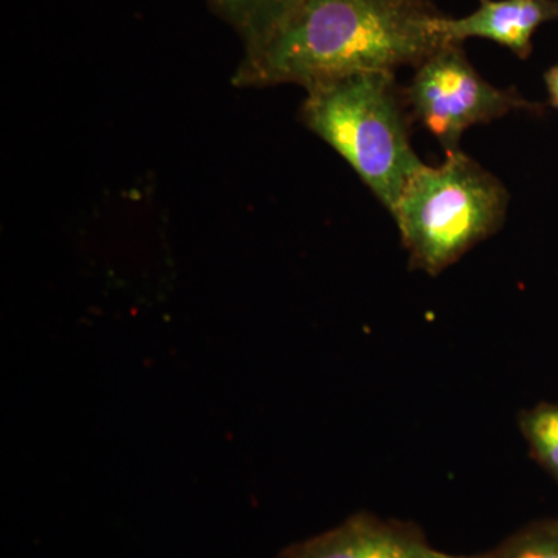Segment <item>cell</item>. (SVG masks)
<instances>
[{
    "label": "cell",
    "mask_w": 558,
    "mask_h": 558,
    "mask_svg": "<svg viewBox=\"0 0 558 558\" xmlns=\"http://www.w3.org/2000/svg\"><path fill=\"white\" fill-rule=\"evenodd\" d=\"M481 558H558V517L532 521Z\"/></svg>",
    "instance_id": "obj_9"
},
{
    "label": "cell",
    "mask_w": 558,
    "mask_h": 558,
    "mask_svg": "<svg viewBox=\"0 0 558 558\" xmlns=\"http://www.w3.org/2000/svg\"><path fill=\"white\" fill-rule=\"evenodd\" d=\"M405 89L414 121L438 138L447 153L459 149L462 134L512 110L539 112L515 89H498L476 72L461 43H447L417 65Z\"/></svg>",
    "instance_id": "obj_4"
},
{
    "label": "cell",
    "mask_w": 558,
    "mask_h": 558,
    "mask_svg": "<svg viewBox=\"0 0 558 558\" xmlns=\"http://www.w3.org/2000/svg\"><path fill=\"white\" fill-rule=\"evenodd\" d=\"M553 21H558V0H480L478 9L469 16H442L436 28L447 43L494 40L520 60H527L535 32Z\"/></svg>",
    "instance_id": "obj_6"
},
{
    "label": "cell",
    "mask_w": 558,
    "mask_h": 558,
    "mask_svg": "<svg viewBox=\"0 0 558 558\" xmlns=\"http://www.w3.org/2000/svg\"><path fill=\"white\" fill-rule=\"evenodd\" d=\"M428 0H303L263 47L244 53L233 84L304 89L363 72L417 68L447 44Z\"/></svg>",
    "instance_id": "obj_1"
},
{
    "label": "cell",
    "mask_w": 558,
    "mask_h": 558,
    "mask_svg": "<svg viewBox=\"0 0 558 558\" xmlns=\"http://www.w3.org/2000/svg\"><path fill=\"white\" fill-rule=\"evenodd\" d=\"M519 428L532 459L558 484V403L539 402L521 411Z\"/></svg>",
    "instance_id": "obj_8"
},
{
    "label": "cell",
    "mask_w": 558,
    "mask_h": 558,
    "mask_svg": "<svg viewBox=\"0 0 558 558\" xmlns=\"http://www.w3.org/2000/svg\"><path fill=\"white\" fill-rule=\"evenodd\" d=\"M277 558H481L454 556L429 543L422 527L411 521L384 519L363 512L282 550Z\"/></svg>",
    "instance_id": "obj_5"
},
{
    "label": "cell",
    "mask_w": 558,
    "mask_h": 558,
    "mask_svg": "<svg viewBox=\"0 0 558 558\" xmlns=\"http://www.w3.org/2000/svg\"><path fill=\"white\" fill-rule=\"evenodd\" d=\"M545 83L548 87L550 105L558 110V64L545 73Z\"/></svg>",
    "instance_id": "obj_10"
},
{
    "label": "cell",
    "mask_w": 558,
    "mask_h": 558,
    "mask_svg": "<svg viewBox=\"0 0 558 558\" xmlns=\"http://www.w3.org/2000/svg\"><path fill=\"white\" fill-rule=\"evenodd\" d=\"M233 28L244 53L263 47L289 21L303 0H205Z\"/></svg>",
    "instance_id": "obj_7"
},
{
    "label": "cell",
    "mask_w": 558,
    "mask_h": 558,
    "mask_svg": "<svg viewBox=\"0 0 558 558\" xmlns=\"http://www.w3.org/2000/svg\"><path fill=\"white\" fill-rule=\"evenodd\" d=\"M508 204L506 186L458 149L439 167L422 165L391 215L411 269L436 277L501 229Z\"/></svg>",
    "instance_id": "obj_3"
},
{
    "label": "cell",
    "mask_w": 558,
    "mask_h": 558,
    "mask_svg": "<svg viewBox=\"0 0 558 558\" xmlns=\"http://www.w3.org/2000/svg\"><path fill=\"white\" fill-rule=\"evenodd\" d=\"M300 116L351 165L391 213L424 165L411 146L413 116L396 72H363L306 89Z\"/></svg>",
    "instance_id": "obj_2"
}]
</instances>
